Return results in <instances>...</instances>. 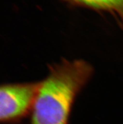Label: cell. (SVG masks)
<instances>
[{"mask_svg":"<svg viewBox=\"0 0 123 124\" xmlns=\"http://www.w3.org/2000/svg\"><path fill=\"white\" fill-rule=\"evenodd\" d=\"M31 113V124H69L73 103L93 74L83 59H62L49 66Z\"/></svg>","mask_w":123,"mask_h":124,"instance_id":"obj_1","label":"cell"},{"mask_svg":"<svg viewBox=\"0 0 123 124\" xmlns=\"http://www.w3.org/2000/svg\"><path fill=\"white\" fill-rule=\"evenodd\" d=\"M40 82L5 83L0 87V120L16 124L31 115Z\"/></svg>","mask_w":123,"mask_h":124,"instance_id":"obj_2","label":"cell"},{"mask_svg":"<svg viewBox=\"0 0 123 124\" xmlns=\"http://www.w3.org/2000/svg\"><path fill=\"white\" fill-rule=\"evenodd\" d=\"M90 9L109 12L116 18L123 29V0H64Z\"/></svg>","mask_w":123,"mask_h":124,"instance_id":"obj_3","label":"cell"}]
</instances>
